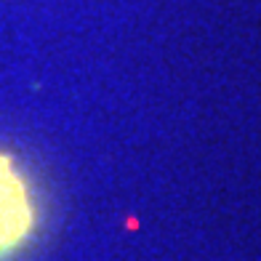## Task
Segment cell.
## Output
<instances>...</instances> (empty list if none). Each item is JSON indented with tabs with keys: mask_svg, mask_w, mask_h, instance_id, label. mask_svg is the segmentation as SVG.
I'll list each match as a JSON object with an SVG mask.
<instances>
[{
	"mask_svg": "<svg viewBox=\"0 0 261 261\" xmlns=\"http://www.w3.org/2000/svg\"><path fill=\"white\" fill-rule=\"evenodd\" d=\"M35 203L27 179L8 155L0 152V258L27 243L35 229Z\"/></svg>",
	"mask_w": 261,
	"mask_h": 261,
	"instance_id": "6da1fadb",
	"label": "cell"
}]
</instances>
